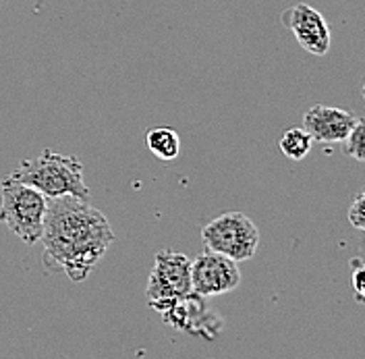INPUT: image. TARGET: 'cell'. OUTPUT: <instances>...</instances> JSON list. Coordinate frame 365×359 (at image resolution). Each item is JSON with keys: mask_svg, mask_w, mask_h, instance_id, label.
Wrapping results in <instances>:
<instances>
[{"mask_svg": "<svg viewBox=\"0 0 365 359\" xmlns=\"http://www.w3.org/2000/svg\"><path fill=\"white\" fill-rule=\"evenodd\" d=\"M44 266L65 272L68 280L83 283L113 246L114 231L108 218L75 196L48 198L42 239Z\"/></svg>", "mask_w": 365, "mask_h": 359, "instance_id": "cell-1", "label": "cell"}, {"mask_svg": "<svg viewBox=\"0 0 365 359\" xmlns=\"http://www.w3.org/2000/svg\"><path fill=\"white\" fill-rule=\"evenodd\" d=\"M9 179L25 183L46 198L75 196L90 200V189L83 181V164L77 156H65L52 150H44L38 156L27 158L9 175Z\"/></svg>", "mask_w": 365, "mask_h": 359, "instance_id": "cell-2", "label": "cell"}, {"mask_svg": "<svg viewBox=\"0 0 365 359\" xmlns=\"http://www.w3.org/2000/svg\"><path fill=\"white\" fill-rule=\"evenodd\" d=\"M0 223L23 243H40L48 212V198L38 189L9 177L0 183Z\"/></svg>", "mask_w": 365, "mask_h": 359, "instance_id": "cell-3", "label": "cell"}, {"mask_svg": "<svg viewBox=\"0 0 365 359\" xmlns=\"http://www.w3.org/2000/svg\"><path fill=\"white\" fill-rule=\"evenodd\" d=\"M205 249L222 253L230 260L247 262L259 247V231L243 212H225L210 221L202 231Z\"/></svg>", "mask_w": 365, "mask_h": 359, "instance_id": "cell-4", "label": "cell"}, {"mask_svg": "<svg viewBox=\"0 0 365 359\" xmlns=\"http://www.w3.org/2000/svg\"><path fill=\"white\" fill-rule=\"evenodd\" d=\"M193 291L191 289V260L177 251H160L148 280V301L160 312L173 301Z\"/></svg>", "mask_w": 365, "mask_h": 359, "instance_id": "cell-5", "label": "cell"}, {"mask_svg": "<svg viewBox=\"0 0 365 359\" xmlns=\"http://www.w3.org/2000/svg\"><path fill=\"white\" fill-rule=\"evenodd\" d=\"M158 314L173 328L193 337H202L205 340H214L225 328V320L207 305L205 297L195 291L173 301L170 305L160 310Z\"/></svg>", "mask_w": 365, "mask_h": 359, "instance_id": "cell-6", "label": "cell"}, {"mask_svg": "<svg viewBox=\"0 0 365 359\" xmlns=\"http://www.w3.org/2000/svg\"><path fill=\"white\" fill-rule=\"evenodd\" d=\"M241 283V272L235 260L212 249L191 260V289L202 297H218L235 291Z\"/></svg>", "mask_w": 365, "mask_h": 359, "instance_id": "cell-7", "label": "cell"}, {"mask_svg": "<svg viewBox=\"0 0 365 359\" xmlns=\"http://www.w3.org/2000/svg\"><path fill=\"white\" fill-rule=\"evenodd\" d=\"M280 19L293 31L297 44L301 46L305 52H309L314 56L328 54L330 44H332L330 25L324 19V15L316 11L314 6L299 2L295 6H289Z\"/></svg>", "mask_w": 365, "mask_h": 359, "instance_id": "cell-8", "label": "cell"}, {"mask_svg": "<svg viewBox=\"0 0 365 359\" xmlns=\"http://www.w3.org/2000/svg\"><path fill=\"white\" fill-rule=\"evenodd\" d=\"M357 116L344 108L316 104L303 116V129L319 143H342Z\"/></svg>", "mask_w": 365, "mask_h": 359, "instance_id": "cell-9", "label": "cell"}, {"mask_svg": "<svg viewBox=\"0 0 365 359\" xmlns=\"http://www.w3.org/2000/svg\"><path fill=\"white\" fill-rule=\"evenodd\" d=\"M148 150L160 160H175L181 154V137L173 127H154L145 133Z\"/></svg>", "mask_w": 365, "mask_h": 359, "instance_id": "cell-10", "label": "cell"}, {"mask_svg": "<svg viewBox=\"0 0 365 359\" xmlns=\"http://www.w3.org/2000/svg\"><path fill=\"white\" fill-rule=\"evenodd\" d=\"M312 146H314V137L307 133L303 127H291V129H287L282 133V137H280V141H278L280 152L289 158V160H295V162H299V160H303V158L307 156L312 152Z\"/></svg>", "mask_w": 365, "mask_h": 359, "instance_id": "cell-11", "label": "cell"}, {"mask_svg": "<svg viewBox=\"0 0 365 359\" xmlns=\"http://www.w3.org/2000/svg\"><path fill=\"white\" fill-rule=\"evenodd\" d=\"M342 152L357 162H365V118L355 121L353 129L342 141Z\"/></svg>", "mask_w": 365, "mask_h": 359, "instance_id": "cell-12", "label": "cell"}, {"mask_svg": "<svg viewBox=\"0 0 365 359\" xmlns=\"http://www.w3.org/2000/svg\"><path fill=\"white\" fill-rule=\"evenodd\" d=\"M346 218L353 228H357L359 233H365V189L353 198L349 212H346Z\"/></svg>", "mask_w": 365, "mask_h": 359, "instance_id": "cell-13", "label": "cell"}, {"mask_svg": "<svg viewBox=\"0 0 365 359\" xmlns=\"http://www.w3.org/2000/svg\"><path fill=\"white\" fill-rule=\"evenodd\" d=\"M351 285L355 291V299L359 303H365V260H355L353 262V272H351Z\"/></svg>", "mask_w": 365, "mask_h": 359, "instance_id": "cell-14", "label": "cell"}, {"mask_svg": "<svg viewBox=\"0 0 365 359\" xmlns=\"http://www.w3.org/2000/svg\"><path fill=\"white\" fill-rule=\"evenodd\" d=\"M364 100H365V84H364Z\"/></svg>", "mask_w": 365, "mask_h": 359, "instance_id": "cell-15", "label": "cell"}]
</instances>
